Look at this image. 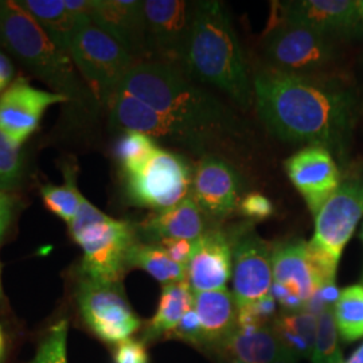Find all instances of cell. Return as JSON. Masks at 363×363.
<instances>
[{
    "mask_svg": "<svg viewBox=\"0 0 363 363\" xmlns=\"http://www.w3.org/2000/svg\"><path fill=\"white\" fill-rule=\"evenodd\" d=\"M255 104L268 130L283 142L346 148L357 101L339 89L294 72L261 69L253 77Z\"/></svg>",
    "mask_w": 363,
    "mask_h": 363,
    "instance_id": "6da1fadb",
    "label": "cell"
},
{
    "mask_svg": "<svg viewBox=\"0 0 363 363\" xmlns=\"http://www.w3.org/2000/svg\"><path fill=\"white\" fill-rule=\"evenodd\" d=\"M117 91H127L157 112L199 130L210 140L238 136L240 120L208 91L166 62H138Z\"/></svg>",
    "mask_w": 363,
    "mask_h": 363,
    "instance_id": "7a4b0ae2",
    "label": "cell"
},
{
    "mask_svg": "<svg viewBox=\"0 0 363 363\" xmlns=\"http://www.w3.org/2000/svg\"><path fill=\"white\" fill-rule=\"evenodd\" d=\"M182 65L193 79L226 93L241 108L255 104L253 79L223 3L196 1Z\"/></svg>",
    "mask_w": 363,
    "mask_h": 363,
    "instance_id": "3957f363",
    "label": "cell"
},
{
    "mask_svg": "<svg viewBox=\"0 0 363 363\" xmlns=\"http://www.w3.org/2000/svg\"><path fill=\"white\" fill-rule=\"evenodd\" d=\"M0 39L7 50L57 93L72 97L79 89L76 66L19 1H1Z\"/></svg>",
    "mask_w": 363,
    "mask_h": 363,
    "instance_id": "277c9868",
    "label": "cell"
},
{
    "mask_svg": "<svg viewBox=\"0 0 363 363\" xmlns=\"http://www.w3.org/2000/svg\"><path fill=\"white\" fill-rule=\"evenodd\" d=\"M69 230L84 252L82 276L106 284H121L130 269V247L136 242L130 223L108 217L84 198Z\"/></svg>",
    "mask_w": 363,
    "mask_h": 363,
    "instance_id": "5b68a950",
    "label": "cell"
},
{
    "mask_svg": "<svg viewBox=\"0 0 363 363\" xmlns=\"http://www.w3.org/2000/svg\"><path fill=\"white\" fill-rule=\"evenodd\" d=\"M69 55L96 97L109 103L121 81L136 65L135 57L93 21L78 30Z\"/></svg>",
    "mask_w": 363,
    "mask_h": 363,
    "instance_id": "8992f818",
    "label": "cell"
},
{
    "mask_svg": "<svg viewBox=\"0 0 363 363\" xmlns=\"http://www.w3.org/2000/svg\"><path fill=\"white\" fill-rule=\"evenodd\" d=\"M363 218V175L342 182L315 216V233L308 245L316 259L337 276L343 249Z\"/></svg>",
    "mask_w": 363,
    "mask_h": 363,
    "instance_id": "52a82bcc",
    "label": "cell"
},
{
    "mask_svg": "<svg viewBox=\"0 0 363 363\" xmlns=\"http://www.w3.org/2000/svg\"><path fill=\"white\" fill-rule=\"evenodd\" d=\"M130 201L162 211L189 196L193 172L183 156L156 148L140 167L125 172Z\"/></svg>",
    "mask_w": 363,
    "mask_h": 363,
    "instance_id": "ba28073f",
    "label": "cell"
},
{
    "mask_svg": "<svg viewBox=\"0 0 363 363\" xmlns=\"http://www.w3.org/2000/svg\"><path fill=\"white\" fill-rule=\"evenodd\" d=\"M77 303L85 325L106 343L118 345L140 328V320L130 308L121 284H106L82 276Z\"/></svg>",
    "mask_w": 363,
    "mask_h": 363,
    "instance_id": "9c48e42d",
    "label": "cell"
},
{
    "mask_svg": "<svg viewBox=\"0 0 363 363\" xmlns=\"http://www.w3.org/2000/svg\"><path fill=\"white\" fill-rule=\"evenodd\" d=\"M112 124L127 132H140L144 135L183 144L196 152L208 147V136L186 124L166 116L143 101L130 96V93L116 91L109 100Z\"/></svg>",
    "mask_w": 363,
    "mask_h": 363,
    "instance_id": "30bf717a",
    "label": "cell"
},
{
    "mask_svg": "<svg viewBox=\"0 0 363 363\" xmlns=\"http://www.w3.org/2000/svg\"><path fill=\"white\" fill-rule=\"evenodd\" d=\"M195 3L183 0L143 1L147 52L155 50L166 64L183 62L194 21Z\"/></svg>",
    "mask_w": 363,
    "mask_h": 363,
    "instance_id": "8fae6325",
    "label": "cell"
},
{
    "mask_svg": "<svg viewBox=\"0 0 363 363\" xmlns=\"http://www.w3.org/2000/svg\"><path fill=\"white\" fill-rule=\"evenodd\" d=\"M233 296L237 308L271 294L273 284L272 250L253 229L234 235Z\"/></svg>",
    "mask_w": 363,
    "mask_h": 363,
    "instance_id": "7c38bea8",
    "label": "cell"
},
{
    "mask_svg": "<svg viewBox=\"0 0 363 363\" xmlns=\"http://www.w3.org/2000/svg\"><path fill=\"white\" fill-rule=\"evenodd\" d=\"M69 100L61 93L33 86L25 77L16 78L0 94V132L21 147L38 128L48 108Z\"/></svg>",
    "mask_w": 363,
    "mask_h": 363,
    "instance_id": "4fadbf2b",
    "label": "cell"
},
{
    "mask_svg": "<svg viewBox=\"0 0 363 363\" xmlns=\"http://www.w3.org/2000/svg\"><path fill=\"white\" fill-rule=\"evenodd\" d=\"M267 52L273 67L304 74L325 65L331 60L333 48L325 34L280 21L267 39Z\"/></svg>",
    "mask_w": 363,
    "mask_h": 363,
    "instance_id": "5bb4252c",
    "label": "cell"
},
{
    "mask_svg": "<svg viewBox=\"0 0 363 363\" xmlns=\"http://www.w3.org/2000/svg\"><path fill=\"white\" fill-rule=\"evenodd\" d=\"M272 271L273 283L284 286L306 307L322 286L335 283L337 279L316 259L306 241H289L274 247Z\"/></svg>",
    "mask_w": 363,
    "mask_h": 363,
    "instance_id": "9a60e30c",
    "label": "cell"
},
{
    "mask_svg": "<svg viewBox=\"0 0 363 363\" xmlns=\"http://www.w3.org/2000/svg\"><path fill=\"white\" fill-rule=\"evenodd\" d=\"M286 174L312 214L334 194L342 183L340 171L331 151L320 145H307L286 159Z\"/></svg>",
    "mask_w": 363,
    "mask_h": 363,
    "instance_id": "2e32d148",
    "label": "cell"
},
{
    "mask_svg": "<svg viewBox=\"0 0 363 363\" xmlns=\"http://www.w3.org/2000/svg\"><path fill=\"white\" fill-rule=\"evenodd\" d=\"M193 199L211 218H225L240 205L241 183L233 166L218 156L203 155L193 175Z\"/></svg>",
    "mask_w": 363,
    "mask_h": 363,
    "instance_id": "e0dca14e",
    "label": "cell"
},
{
    "mask_svg": "<svg viewBox=\"0 0 363 363\" xmlns=\"http://www.w3.org/2000/svg\"><path fill=\"white\" fill-rule=\"evenodd\" d=\"M233 274V244L229 235L218 230H206L196 240L194 253L187 265V283L193 292L226 288Z\"/></svg>",
    "mask_w": 363,
    "mask_h": 363,
    "instance_id": "ac0fdd59",
    "label": "cell"
},
{
    "mask_svg": "<svg viewBox=\"0 0 363 363\" xmlns=\"http://www.w3.org/2000/svg\"><path fill=\"white\" fill-rule=\"evenodd\" d=\"M91 21L133 57L147 52L143 1L93 0Z\"/></svg>",
    "mask_w": 363,
    "mask_h": 363,
    "instance_id": "d6986e66",
    "label": "cell"
},
{
    "mask_svg": "<svg viewBox=\"0 0 363 363\" xmlns=\"http://www.w3.org/2000/svg\"><path fill=\"white\" fill-rule=\"evenodd\" d=\"M220 355L242 363H296L273 333L271 325L237 327L233 334L214 347Z\"/></svg>",
    "mask_w": 363,
    "mask_h": 363,
    "instance_id": "ffe728a7",
    "label": "cell"
},
{
    "mask_svg": "<svg viewBox=\"0 0 363 363\" xmlns=\"http://www.w3.org/2000/svg\"><path fill=\"white\" fill-rule=\"evenodd\" d=\"M281 21L308 27L320 34H347L354 0H298L280 4Z\"/></svg>",
    "mask_w": 363,
    "mask_h": 363,
    "instance_id": "44dd1931",
    "label": "cell"
},
{
    "mask_svg": "<svg viewBox=\"0 0 363 363\" xmlns=\"http://www.w3.org/2000/svg\"><path fill=\"white\" fill-rule=\"evenodd\" d=\"M142 230L151 244L163 240H191L201 238L205 230V214L191 196L162 211H155L142 223Z\"/></svg>",
    "mask_w": 363,
    "mask_h": 363,
    "instance_id": "7402d4cb",
    "label": "cell"
},
{
    "mask_svg": "<svg viewBox=\"0 0 363 363\" xmlns=\"http://www.w3.org/2000/svg\"><path fill=\"white\" fill-rule=\"evenodd\" d=\"M194 311L199 319L205 345L220 346L237 328L238 308L233 294L226 288L194 292Z\"/></svg>",
    "mask_w": 363,
    "mask_h": 363,
    "instance_id": "603a6c76",
    "label": "cell"
},
{
    "mask_svg": "<svg viewBox=\"0 0 363 363\" xmlns=\"http://www.w3.org/2000/svg\"><path fill=\"white\" fill-rule=\"evenodd\" d=\"M194 307V292L187 281L163 286L157 310L144 330V343L167 335L178 327L183 316Z\"/></svg>",
    "mask_w": 363,
    "mask_h": 363,
    "instance_id": "cb8c5ba5",
    "label": "cell"
},
{
    "mask_svg": "<svg viewBox=\"0 0 363 363\" xmlns=\"http://www.w3.org/2000/svg\"><path fill=\"white\" fill-rule=\"evenodd\" d=\"M19 4L37 21L49 38L67 54L78 30L91 22L77 21L67 11L65 0H23Z\"/></svg>",
    "mask_w": 363,
    "mask_h": 363,
    "instance_id": "d4e9b609",
    "label": "cell"
},
{
    "mask_svg": "<svg viewBox=\"0 0 363 363\" xmlns=\"http://www.w3.org/2000/svg\"><path fill=\"white\" fill-rule=\"evenodd\" d=\"M318 318L311 312H286L276 316L273 333L281 345L296 358L312 359L315 350Z\"/></svg>",
    "mask_w": 363,
    "mask_h": 363,
    "instance_id": "484cf974",
    "label": "cell"
},
{
    "mask_svg": "<svg viewBox=\"0 0 363 363\" xmlns=\"http://www.w3.org/2000/svg\"><path fill=\"white\" fill-rule=\"evenodd\" d=\"M128 268L143 269L163 286L187 281V268L169 259L166 250L157 244L136 241L128 255Z\"/></svg>",
    "mask_w": 363,
    "mask_h": 363,
    "instance_id": "4316f807",
    "label": "cell"
},
{
    "mask_svg": "<svg viewBox=\"0 0 363 363\" xmlns=\"http://www.w3.org/2000/svg\"><path fill=\"white\" fill-rule=\"evenodd\" d=\"M334 318L339 337L352 343L363 337V284L343 288L334 304Z\"/></svg>",
    "mask_w": 363,
    "mask_h": 363,
    "instance_id": "83f0119b",
    "label": "cell"
},
{
    "mask_svg": "<svg viewBox=\"0 0 363 363\" xmlns=\"http://www.w3.org/2000/svg\"><path fill=\"white\" fill-rule=\"evenodd\" d=\"M40 194L45 206L67 223L76 218L84 201V196L78 191L74 174L67 172L65 184L43 186Z\"/></svg>",
    "mask_w": 363,
    "mask_h": 363,
    "instance_id": "f1b7e54d",
    "label": "cell"
},
{
    "mask_svg": "<svg viewBox=\"0 0 363 363\" xmlns=\"http://www.w3.org/2000/svg\"><path fill=\"white\" fill-rule=\"evenodd\" d=\"M333 308L334 307H328L316 316L318 323L312 363L345 362L339 345V333Z\"/></svg>",
    "mask_w": 363,
    "mask_h": 363,
    "instance_id": "f546056e",
    "label": "cell"
},
{
    "mask_svg": "<svg viewBox=\"0 0 363 363\" xmlns=\"http://www.w3.org/2000/svg\"><path fill=\"white\" fill-rule=\"evenodd\" d=\"M156 148L157 144L151 136L132 130L124 132L116 145L117 159L124 174L140 167Z\"/></svg>",
    "mask_w": 363,
    "mask_h": 363,
    "instance_id": "4dcf8cb0",
    "label": "cell"
},
{
    "mask_svg": "<svg viewBox=\"0 0 363 363\" xmlns=\"http://www.w3.org/2000/svg\"><path fill=\"white\" fill-rule=\"evenodd\" d=\"M22 156L19 147L0 132V191L9 193L21 181Z\"/></svg>",
    "mask_w": 363,
    "mask_h": 363,
    "instance_id": "1f68e13d",
    "label": "cell"
},
{
    "mask_svg": "<svg viewBox=\"0 0 363 363\" xmlns=\"http://www.w3.org/2000/svg\"><path fill=\"white\" fill-rule=\"evenodd\" d=\"M67 320L62 319L52 325L39 345L34 359L30 363H67Z\"/></svg>",
    "mask_w": 363,
    "mask_h": 363,
    "instance_id": "d6a6232c",
    "label": "cell"
},
{
    "mask_svg": "<svg viewBox=\"0 0 363 363\" xmlns=\"http://www.w3.org/2000/svg\"><path fill=\"white\" fill-rule=\"evenodd\" d=\"M276 315V300L269 294L238 308L237 327H264L272 325Z\"/></svg>",
    "mask_w": 363,
    "mask_h": 363,
    "instance_id": "836d02e7",
    "label": "cell"
},
{
    "mask_svg": "<svg viewBox=\"0 0 363 363\" xmlns=\"http://www.w3.org/2000/svg\"><path fill=\"white\" fill-rule=\"evenodd\" d=\"M238 210L247 218L261 220L269 218L274 211V208L272 201L265 195L250 193L240 201Z\"/></svg>",
    "mask_w": 363,
    "mask_h": 363,
    "instance_id": "e575fe53",
    "label": "cell"
},
{
    "mask_svg": "<svg viewBox=\"0 0 363 363\" xmlns=\"http://www.w3.org/2000/svg\"><path fill=\"white\" fill-rule=\"evenodd\" d=\"M169 337H178L184 342H191L194 345H205L202 328L195 313L194 307L183 316L181 323L169 334Z\"/></svg>",
    "mask_w": 363,
    "mask_h": 363,
    "instance_id": "d590c367",
    "label": "cell"
},
{
    "mask_svg": "<svg viewBox=\"0 0 363 363\" xmlns=\"http://www.w3.org/2000/svg\"><path fill=\"white\" fill-rule=\"evenodd\" d=\"M115 363H148V354L143 340L127 339L117 345Z\"/></svg>",
    "mask_w": 363,
    "mask_h": 363,
    "instance_id": "8d00e7d4",
    "label": "cell"
},
{
    "mask_svg": "<svg viewBox=\"0 0 363 363\" xmlns=\"http://www.w3.org/2000/svg\"><path fill=\"white\" fill-rule=\"evenodd\" d=\"M157 245H160L166 250L169 259L187 268L194 253L196 240H163L157 242Z\"/></svg>",
    "mask_w": 363,
    "mask_h": 363,
    "instance_id": "74e56055",
    "label": "cell"
},
{
    "mask_svg": "<svg viewBox=\"0 0 363 363\" xmlns=\"http://www.w3.org/2000/svg\"><path fill=\"white\" fill-rule=\"evenodd\" d=\"M13 201L9 193L0 191V240L7 232L13 217Z\"/></svg>",
    "mask_w": 363,
    "mask_h": 363,
    "instance_id": "f35d334b",
    "label": "cell"
},
{
    "mask_svg": "<svg viewBox=\"0 0 363 363\" xmlns=\"http://www.w3.org/2000/svg\"><path fill=\"white\" fill-rule=\"evenodd\" d=\"M13 67L7 55L0 52V94L11 85Z\"/></svg>",
    "mask_w": 363,
    "mask_h": 363,
    "instance_id": "ab89813d",
    "label": "cell"
},
{
    "mask_svg": "<svg viewBox=\"0 0 363 363\" xmlns=\"http://www.w3.org/2000/svg\"><path fill=\"white\" fill-rule=\"evenodd\" d=\"M347 34L363 35V0H354V13Z\"/></svg>",
    "mask_w": 363,
    "mask_h": 363,
    "instance_id": "60d3db41",
    "label": "cell"
},
{
    "mask_svg": "<svg viewBox=\"0 0 363 363\" xmlns=\"http://www.w3.org/2000/svg\"><path fill=\"white\" fill-rule=\"evenodd\" d=\"M343 363H363V343L351 354L350 358Z\"/></svg>",
    "mask_w": 363,
    "mask_h": 363,
    "instance_id": "b9f144b4",
    "label": "cell"
},
{
    "mask_svg": "<svg viewBox=\"0 0 363 363\" xmlns=\"http://www.w3.org/2000/svg\"><path fill=\"white\" fill-rule=\"evenodd\" d=\"M222 362H223V363H242V362H240V361H237V359H234V358H230V357H225V355H222Z\"/></svg>",
    "mask_w": 363,
    "mask_h": 363,
    "instance_id": "7bdbcfd3",
    "label": "cell"
},
{
    "mask_svg": "<svg viewBox=\"0 0 363 363\" xmlns=\"http://www.w3.org/2000/svg\"><path fill=\"white\" fill-rule=\"evenodd\" d=\"M3 345H4V335H3L1 325H0V355H1V351H3Z\"/></svg>",
    "mask_w": 363,
    "mask_h": 363,
    "instance_id": "ee69618b",
    "label": "cell"
},
{
    "mask_svg": "<svg viewBox=\"0 0 363 363\" xmlns=\"http://www.w3.org/2000/svg\"><path fill=\"white\" fill-rule=\"evenodd\" d=\"M4 298V294H3V286H1V267H0V303Z\"/></svg>",
    "mask_w": 363,
    "mask_h": 363,
    "instance_id": "f6af8a7d",
    "label": "cell"
},
{
    "mask_svg": "<svg viewBox=\"0 0 363 363\" xmlns=\"http://www.w3.org/2000/svg\"><path fill=\"white\" fill-rule=\"evenodd\" d=\"M359 237H361V240H362V242H363V225H362V230H361V234H359ZM362 284H363V273H362Z\"/></svg>",
    "mask_w": 363,
    "mask_h": 363,
    "instance_id": "bcb514c9",
    "label": "cell"
},
{
    "mask_svg": "<svg viewBox=\"0 0 363 363\" xmlns=\"http://www.w3.org/2000/svg\"><path fill=\"white\" fill-rule=\"evenodd\" d=\"M0 27H1V1H0Z\"/></svg>",
    "mask_w": 363,
    "mask_h": 363,
    "instance_id": "7dc6e473",
    "label": "cell"
}]
</instances>
